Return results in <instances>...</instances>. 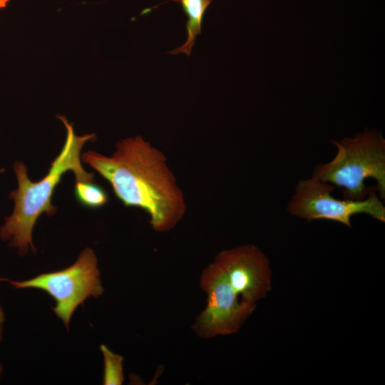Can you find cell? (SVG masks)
Instances as JSON below:
<instances>
[{
	"label": "cell",
	"mask_w": 385,
	"mask_h": 385,
	"mask_svg": "<svg viewBox=\"0 0 385 385\" xmlns=\"http://www.w3.org/2000/svg\"><path fill=\"white\" fill-rule=\"evenodd\" d=\"M200 285L207 294V306L196 318L192 329L200 338L236 332L256 308V304L241 299L224 270L215 261L203 270Z\"/></svg>",
	"instance_id": "cell-6"
},
{
	"label": "cell",
	"mask_w": 385,
	"mask_h": 385,
	"mask_svg": "<svg viewBox=\"0 0 385 385\" xmlns=\"http://www.w3.org/2000/svg\"><path fill=\"white\" fill-rule=\"evenodd\" d=\"M2 373H3V366L1 365V364H0V379L1 378Z\"/></svg>",
	"instance_id": "cell-13"
},
{
	"label": "cell",
	"mask_w": 385,
	"mask_h": 385,
	"mask_svg": "<svg viewBox=\"0 0 385 385\" xmlns=\"http://www.w3.org/2000/svg\"><path fill=\"white\" fill-rule=\"evenodd\" d=\"M4 320H5L4 312L1 306L0 305V342L3 339Z\"/></svg>",
	"instance_id": "cell-11"
},
{
	"label": "cell",
	"mask_w": 385,
	"mask_h": 385,
	"mask_svg": "<svg viewBox=\"0 0 385 385\" xmlns=\"http://www.w3.org/2000/svg\"><path fill=\"white\" fill-rule=\"evenodd\" d=\"M74 195L81 205L89 208L101 207L109 200L107 192L96 180L76 181Z\"/></svg>",
	"instance_id": "cell-9"
},
{
	"label": "cell",
	"mask_w": 385,
	"mask_h": 385,
	"mask_svg": "<svg viewBox=\"0 0 385 385\" xmlns=\"http://www.w3.org/2000/svg\"><path fill=\"white\" fill-rule=\"evenodd\" d=\"M66 128L64 145L58 156L51 163L48 173L39 181L33 182L29 177L26 165L16 162L14 165L18 182L16 190L11 192L9 198L14 201V209L5 217L0 227V237L9 241V245L18 249L19 254L25 255L29 248L35 252L32 240L34 227L39 216L45 212L53 215L56 207L51 198L64 173L73 171L76 181H92L94 175L86 172L81 162V151L83 145L95 138L94 134L76 135L67 119L58 116Z\"/></svg>",
	"instance_id": "cell-2"
},
{
	"label": "cell",
	"mask_w": 385,
	"mask_h": 385,
	"mask_svg": "<svg viewBox=\"0 0 385 385\" xmlns=\"http://www.w3.org/2000/svg\"><path fill=\"white\" fill-rule=\"evenodd\" d=\"M81 158L110 183L125 207L144 210L155 232L172 230L185 215V197L165 155L140 135L118 142L111 156L90 150Z\"/></svg>",
	"instance_id": "cell-1"
},
{
	"label": "cell",
	"mask_w": 385,
	"mask_h": 385,
	"mask_svg": "<svg viewBox=\"0 0 385 385\" xmlns=\"http://www.w3.org/2000/svg\"><path fill=\"white\" fill-rule=\"evenodd\" d=\"M212 0H169L179 4L187 16L186 41L171 51V54L183 53L190 56L197 35L201 34V26L205 14Z\"/></svg>",
	"instance_id": "cell-8"
},
{
	"label": "cell",
	"mask_w": 385,
	"mask_h": 385,
	"mask_svg": "<svg viewBox=\"0 0 385 385\" xmlns=\"http://www.w3.org/2000/svg\"><path fill=\"white\" fill-rule=\"evenodd\" d=\"M332 143L337 148L333 159L317 164L312 177L343 189L350 200L365 198L371 188L365 180L373 178L381 200L385 198V140L381 132L365 130L352 138Z\"/></svg>",
	"instance_id": "cell-3"
},
{
	"label": "cell",
	"mask_w": 385,
	"mask_h": 385,
	"mask_svg": "<svg viewBox=\"0 0 385 385\" xmlns=\"http://www.w3.org/2000/svg\"><path fill=\"white\" fill-rule=\"evenodd\" d=\"M15 289L35 288L48 293L56 302L53 310L68 329L76 309L88 298L103 293L97 257L86 247L71 266L55 272L41 273L23 281L9 280Z\"/></svg>",
	"instance_id": "cell-4"
},
{
	"label": "cell",
	"mask_w": 385,
	"mask_h": 385,
	"mask_svg": "<svg viewBox=\"0 0 385 385\" xmlns=\"http://www.w3.org/2000/svg\"><path fill=\"white\" fill-rule=\"evenodd\" d=\"M104 361L103 384L104 385H120L124 381L123 357L111 351L106 345H101Z\"/></svg>",
	"instance_id": "cell-10"
},
{
	"label": "cell",
	"mask_w": 385,
	"mask_h": 385,
	"mask_svg": "<svg viewBox=\"0 0 385 385\" xmlns=\"http://www.w3.org/2000/svg\"><path fill=\"white\" fill-rule=\"evenodd\" d=\"M10 0H0V9L5 8Z\"/></svg>",
	"instance_id": "cell-12"
},
{
	"label": "cell",
	"mask_w": 385,
	"mask_h": 385,
	"mask_svg": "<svg viewBox=\"0 0 385 385\" xmlns=\"http://www.w3.org/2000/svg\"><path fill=\"white\" fill-rule=\"evenodd\" d=\"M0 281H7L8 282L9 279L0 277Z\"/></svg>",
	"instance_id": "cell-14"
},
{
	"label": "cell",
	"mask_w": 385,
	"mask_h": 385,
	"mask_svg": "<svg viewBox=\"0 0 385 385\" xmlns=\"http://www.w3.org/2000/svg\"><path fill=\"white\" fill-rule=\"evenodd\" d=\"M214 261L222 267L230 285L242 301L256 304L270 290V262L255 245H243L222 250Z\"/></svg>",
	"instance_id": "cell-7"
},
{
	"label": "cell",
	"mask_w": 385,
	"mask_h": 385,
	"mask_svg": "<svg viewBox=\"0 0 385 385\" xmlns=\"http://www.w3.org/2000/svg\"><path fill=\"white\" fill-rule=\"evenodd\" d=\"M335 186L312 177L299 181L287 206L288 212L307 221L324 219L351 227V218L366 214L384 222L385 206L376 188L361 200H340L332 195Z\"/></svg>",
	"instance_id": "cell-5"
}]
</instances>
